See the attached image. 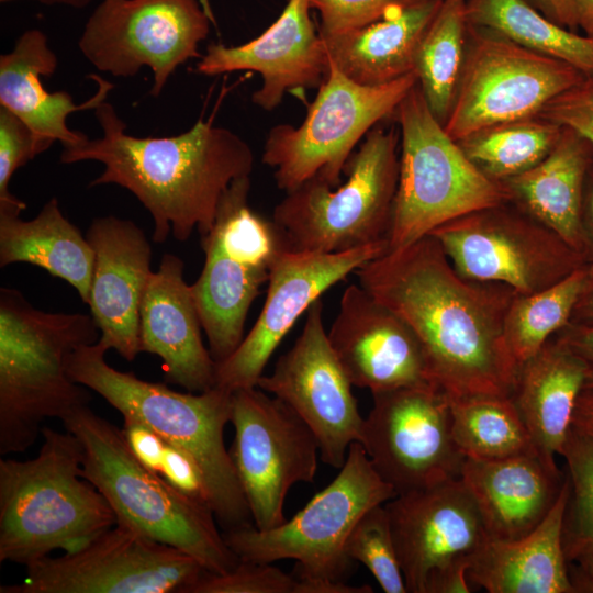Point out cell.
Wrapping results in <instances>:
<instances>
[{
    "instance_id": "obj_1",
    "label": "cell",
    "mask_w": 593,
    "mask_h": 593,
    "mask_svg": "<svg viewBox=\"0 0 593 593\" xmlns=\"http://www.w3.org/2000/svg\"><path fill=\"white\" fill-rule=\"evenodd\" d=\"M356 273L414 331L434 384L448 398L513 395L521 365L504 336L512 289L460 275L430 234Z\"/></svg>"
},
{
    "instance_id": "obj_2",
    "label": "cell",
    "mask_w": 593,
    "mask_h": 593,
    "mask_svg": "<svg viewBox=\"0 0 593 593\" xmlns=\"http://www.w3.org/2000/svg\"><path fill=\"white\" fill-rule=\"evenodd\" d=\"M102 136L64 146L63 164L96 160L103 172L90 187L114 183L131 191L153 217V240L169 234L180 242L212 227L222 197L233 181L250 177V146L213 120L199 119L187 132L167 137H136L107 101L94 109Z\"/></svg>"
},
{
    "instance_id": "obj_3",
    "label": "cell",
    "mask_w": 593,
    "mask_h": 593,
    "mask_svg": "<svg viewBox=\"0 0 593 593\" xmlns=\"http://www.w3.org/2000/svg\"><path fill=\"white\" fill-rule=\"evenodd\" d=\"M33 459H0V562L25 567L56 549L75 551L116 524L99 490L82 477V446L43 427Z\"/></svg>"
},
{
    "instance_id": "obj_4",
    "label": "cell",
    "mask_w": 593,
    "mask_h": 593,
    "mask_svg": "<svg viewBox=\"0 0 593 593\" xmlns=\"http://www.w3.org/2000/svg\"><path fill=\"white\" fill-rule=\"evenodd\" d=\"M99 338L90 314L44 312L19 290L0 289L1 455L30 448L46 418L61 421L88 405V392L67 372V358Z\"/></svg>"
},
{
    "instance_id": "obj_5",
    "label": "cell",
    "mask_w": 593,
    "mask_h": 593,
    "mask_svg": "<svg viewBox=\"0 0 593 593\" xmlns=\"http://www.w3.org/2000/svg\"><path fill=\"white\" fill-rule=\"evenodd\" d=\"M107 351L99 342L71 351L67 358L71 380L101 395L123 418L145 424L166 443L189 452L204 472L212 511L226 529L248 524L249 508L224 444L233 392L217 385L178 392L114 369L105 361Z\"/></svg>"
},
{
    "instance_id": "obj_6",
    "label": "cell",
    "mask_w": 593,
    "mask_h": 593,
    "mask_svg": "<svg viewBox=\"0 0 593 593\" xmlns=\"http://www.w3.org/2000/svg\"><path fill=\"white\" fill-rule=\"evenodd\" d=\"M82 446V477L122 522L193 557L205 570L225 573L239 558L215 524L212 510L181 494L144 467L122 429L82 405L61 419Z\"/></svg>"
},
{
    "instance_id": "obj_7",
    "label": "cell",
    "mask_w": 593,
    "mask_h": 593,
    "mask_svg": "<svg viewBox=\"0 0 593 593\" xmlns=\"http://www.w3.org/2000/svg\"><path fill=\"white\" fill-rule=\"evenodd\" d=\"M392 116L400 127V154L387 251L463 214L510 201L504 186L479 171L447 134L417 83Z\"/></svg>"
},
{
    "instance_id": "obj_8",
    "label": "cell",
    "mask_w": 593,
    "mask_h": 593,
    "mask_svg": "<svg viewBox=\"0 0 593 593\" xmlns=\"http://www.w3.org/2000/svg\"><path fill=\"white\" fill-rule=\"evenodd\" d=\"M395 128H372L348 160L345 182L318 176L287 192L272 221L295 251L339 253L387 242L399 178Z\"/></svg>"
},
{
    "instance_id": "obj_9",
    "label": "cell",
    "mask_w": 593,
    "mask_h": 593,
    "mask_svg": "<svg viewBox=\"0 0 593 593\" xmlns=\"http://www.w3.org/2000/svg\"><path fill=\"white\" fill-rule=\"evenodd\" d=\"M249 189L250 178H239L222 197L211 230L201 236L204 265L191 284L216 363L243 340L249 307L268 281L275 258L287 248L273 221L249 206Z\"/></svg>"
},
{
    "instance_id": "obj_10",
    "label": "cell",
    "mask_w": 593,
    "mask_h": 593,
    "mask_svg": "<svg viewBox=\"0 0 593 593\" xmlns=\"http://www.w3.org/2000/svg\"><path fill=\"white\" fill-rule=\"evenodd\" d=\"M395 495L354 441L336 478L290 519L267 530L248 523L227 529L224 538L240 560L293 559L296 577L342 580L353 562L345 553L351 529L368 510Z\"/></svg>"
},
{
    "instance_id": "obj_11",
    "label": "cell",
    "mask_w": 593,
    "mask_h": 593,
    "mask_svg": "<svg viewBox=\"0 0 593 593\" xmlns=\"http://www.w3.org/2000/svg\"><path fill=\"white\" fill-rule=\"evenodd\" d=\"M416 83L413 71L388 83L365 86L328 61L303 122L275 125L267 135L262 161L273 169L279 189L290 192L315 176L338 186L357 143L392 116Z\"/></svg>"
},
{
    "instance_id": "obj_12",
    "label": "cell",
    "mask_w": 593,
    "mask_h": 593,
    "mask_svg": "<svg viewBox=\"0 0 593 593\" xmlns=\"http://www.w3.org/2000/svg\"><path fill=\"white\" fill-rule=\"evenodd\" d=\"M433 235L463 277L529 294L562 280L586 261L559 234L506 201L456 217Z\"/></svg>"
},
{
    "instance_id": "obj_13",
    "label": "cell",
    "mask_w": 593,
    "mask_h": 593,
    "mask_svg": "<svg viewBox=\"0 0 593 593\" xmlns=\"http://www.w3.org/2000/svg\"><path fill=\"white\" fill-rule=\"evenodd\" d=\"M584 77L564 61L469 23L463 68L444 128L458 141L489 125L538 116Z\"/></svg>"
},
{
    "instance_id": "obj_14",
    "label": "cell",
    "mask_w": 593,
    "mask_h": 593,
    "mask_svg": "<svg viewBox=\"0 0 593 593\" xmlns=\"http://www.w3.org/2000/svg\"><path fill=\"white\" fill-rule=\"evenodd\" d=\"M208 570L193 557L116 522L81 548L26 567L0 593H189Z\"/></svg>"
},
{
    "instance_id": "obj_15",
    "label": "cell",
    "mask_w": 593,
    "mask_h": 593,
    "mask_svg": "<svg viewBox=\"0 0 593 593\" xmlns=\"http://www.w3.org/2000/svg\"><path fill=\"white\" fill-rule=\"evenodd\" d=\"M384 506L407 592L472 591L467 572L489 535L460 478L396 494Z\"/></svg>"
},
{
    "instance_id": "obj_16",
    "label": "cell",
    "mask_w": 593,
    "mask_h": 593,
    "mask_svg": "<svg viewBox=\"0 0 593 593\" xmlns=\"http://www.w3.org/2000/svg\"><path fill=\"white\" fill-rule=\"evenodd\" d=\"M231 459L254 526L286 522L284 502L296 483L314 482L317 440L286 403L258 387L233 391Z\"/></svg>"
},
{
    "instance_id": "obj_17",
    "label": "cell",
    "mask_w": 593,
    "mask_h": 593,
    "mask_svg": "<svg viewBox=\"0 0 593 593\" xmlns=\"http://www.w3.org/2000/svg\"><path fill=\"white\" fill-rule=\"evenodd\" d=\"M210 32V16L199 0H102L79 40L83 56L115 77L148 67L150 93H161L176 69L201 58L199 44Z\"/></svg>"
},
{
    "instance_id": "obj_18",
    "label": "cell",
    "mask_w": 593,
    "mask_h": 593,
    "mask_svg": "<svg viewBox=\"0 0 593 593\" xmlns=\"http://www.w3.org/2000/svg\"><path fill=\"white\" fill-rule=\"evenodd\" d=\"M371 394L358 441L396 494L460 478L466 458L452 436L446 393L425 385Z\"/></svg>"
},
{
    "instance_id": "obj_19",
    "label": "cell",
    "mask_w": 593,
    "mask_h": 593,
    "mask_svg": "<svg viewBox=\"0 0 593 593\" xmlns=\"http://www.w3.org/2000/svg\"><path fill=\"white\" fill-rule=\"evenodd\" d=\"M323 310L320 298L307 310L293 346L257 387L295 412L314 434L323 462L340 469L349 446L360 438L365 418L329 344Z\"/></svg>"
},
{
    "instance_id": "obj_20",
    "label": "cell",
    "mask_w": 593,
    "mask_h": 593,
    "mask_svg": "<svg viewBox=\"0 0 593 593\" xmlns=\"http://www.w3.org/2000/svg\"><path fill=\"white\" fill-rule=\"evenodd\" d=\"M387 249V242L339 253L282 249L270 269L262 310L235 351L216 363L215 385L232 392L257 387L267 362L298 318L327 289Z\"/></svg>"
},
{
    "instance_id": "obj_21",
    "label": "cell",
    "mask_w": 593,
    "mask_h": 593,
    "mask_svg": "<svg viewBox=\"0 0 593 593\" xmlns=\"http://www.w3.org/2000/svg\"><path fill=\"white\" fill-rule=\"evenodd\" d=\"M327 336L355 387L371 393L436 387L414 331L360 284L344 290Z\"/></svg>"
},
{
    "instance_id": "obj_22",
    "label": "cell",
    "mask_w": 593,
    "mask_h": 593,
    "mask_svg": "<svg viewBox=\"0 0 593 593\" xmlns=\"http://www.w3.org/2000/svg\"><path fill=\"white\" fill-rule=\"evenodd\" d=\"M310 10L309 0H288L279 18L256 38L236 46L210 44L197 71L205 76L258 72L262 83L251 101L266 111L277 108L288 91L318 88L328 57Z\"/></svg>"
},
{
    "instance_id": "obj_23",
    "label": "cell",
    "mask_w": 593,
    "mask_h": 593,
    "mask_svg": "<svg viewBox=\"0 0 593 593\" xmlns=\"http://www.w3.org/2000/svg\"><path fill=\"white\" fill-rule=\"evenodd\" d=\"M86 237L94 253L89 307L99 343L127 361L141 353L139 316L150 269L152 247L132 221L98 217Z\"/></svg>"
},
{
    "instance_id": "obj_24",
    "label": "cell",
    "mask_w": 593,
    "mask_h": 593,
    "mask_svg": "<svg viewBox=\"0 0 593 593\" xmlns=\"http://www.w3.org/2000/svg\"><path fill=\"white\" fill-rule=\"evenodd\" d=\"M183 261L165 254L147 284L141 305V351L163 360L165 378L189 392L215 387L216 362L204 346L201 321Z\"/></svg>"
},
{
    "instance_id": "obj_25",
    "label": "cell",
    "mask_w": 593,
    "mask_h": 593,
    "mask_svg": "<svg viewBox=\"0 0 593 593\" xmlns=\"http://www.w3.org/2000/svg\"><path fill=\"white\" fill-rule=\"evenodd\" d=\"M460 479L478 505L489 540H514L533 532L549 514L566 473L532 454L466 459Z\"/></svg>"
},
{
    "instance_id": "obj_26",
    "label": "cell",
    "mask_w": 593,
    "mask_h": 593,
    "mask_svg": "<svg viewBox=\"0 0 593 593\" xmlns=\"http://www.w3.org/2000/svg\"><path fill=\"white\" fill-rule=\"evenodd\" d=\"M57 64L46 35L36 29L25 31L13 49L0 57V107L10 110L36 135L69 146L87 138L68 127L69 114L94 110L113 86L101 76L90 75L98 89L90 99L76 104L68 92H49L42 85L41 78L53 75Z\"/></svg>"
},
{
    "instance_id": "obj_27",
    "label": "cell",
    "mask_w": 593,
    "mask_h": 593,
    "mask_svg": "<svg viewBox=\"0 0 593 593\" xmlns=\"http://www.w3.org/2000/svg\"><path fill=\"white\" fill-rule=\"evenodd\" d=\"M568 493L566 474L556 504L533 532L514 540H489L468 569L470 585L489 593H574L562 547Z\"/></svg>"
},
{
    "instance_id": "obj_28",
    "label": "cell",
    "mask_w": 593,
    "mask_h": 593,
    "mask_svg": "<svg viewBox=\"0 0 593 593\" xmlns=\"http://www.w3.org/2000/svg\"><path fill=\"white\" fill-rule=\"evenodd\" d=\"M583 382L582 362L555 336L521 365L512 398L538 456L551 468L572 427Z\"/></svg>"
},
{
    "instance_id": "obj_29",
    "label": "cell",
    "mask_w": 593,
    "mask_h": 593,
    "mask_svg": "<svg viewBox=\"0 0 593 593\" xmlns=\"http://www.w3.org/2000/svg\"><path fill=\"white\" fill-rule=\"evenodd\" d=\"M443 0H411L365 27L321 35L328 61L353 81L388 83L414 71L419 43Z\"/></svg>"
},
{
    "instance_id": "obj_30",
    "label": "cell",
    "mask_w": 593,
    "mask_h": 593,
    "mask_svg": "<svg viewBox=\"0 0 593 593\" xmlns=\"http://www.w3.org/2000/svg\"><path fill=\"white\" fill-rule=\"evenodd\" d=\"M593 147L569 127L536 166L502 182L510 201L559 234L581 254L580 213ZM582 255V254H581Z\"/></svg>"
},
{
    "instance_id": "obj_31",
    "label": "cell",
    "mask_w": 593,
    "mask_h": 593,
    "mask_svg": "<svg viewBox=\"0 0 593 593\" xmlns=\"http://www.w3.org/2000/svg\"><path fill=\"white\" fill-rule=\"evenodd\" d=\"M26 262L67 281L88 305L94 253L86 236L51 199L32 220L0 212V267Z\"/></svg>"
},
{
    "instance_id": "obj_32",
    "label": "cell",
    "mask_w": 593,
    "mask_h": 593,
    "mask_svg": "<svg viewBox=\"0 0 593 593\" xmlns=\"http://www.w3.org/2000/svg\"><path fill=\"white\" fill-rule=\"evenodd\" d=\"M466 10L470 24L593 76V37L553 22L528 0H467Z\"/></svg>"
},
{
    "instance_id": "obj_33",
    "label": "cell",
    "mask_w": 593,
    "mask_h": 593,
    "mask_svg": "<svg viewBox=\"0 0 593 593\" xmlns=\"http://www.w3.org/2000/svg\"><path fill=\"white\" fill-rule=\"evenodd\" d=\"M449 400L452 436L466 459L501 460L537 454L512 396Z\"/></svg>"
},
{
    "instance_id": "obj_34",
    "label": "cell",
    "mask_w": 593,
    "mask_h": 593,
    "mask_svg": "<svg viewBox=\"0 0 593 593\" xmlns=\"http://www.w3.org/2000/svg\"><path fill=\"white\" fill-rule=\"evenodd\" d=\"M467 0H443L417 49L414 71L424 98L444 125L461 77L468 33Z\"/></svg>"
},
{
    "instance_id": "obj_35",
    "label": "cell",
    "mask_w": 593,
    "mask_h": 593,
    "mask_svg": "<svg viewBox=\"0 0 593 593\" xmlns=\"http://www.w3.org/2000/svg\"><path fill=\"white\" fill-rule=\"evenodd\" d=\"M561 132V126L532 116L489 125L456 142L479 171L502 183L541 161Z\"/></svg>"
},
{
    "instance_id": "obj_36",
    "label": "cell",
    "mask_w": 593,
    "mask_h": 593,
    "mask_svg": "<svg viewBox=\"0 0 593 593\" xmlns=\"http://www.w3.org/2000/svg\"><path fill=\"white\" fill-rule=\"evenodd\" d=\"M593 278L585 262L562 280L529 294H515L504 321L507 346L522 365L570 321L573 310Z\"/></svg>"
},
{
    "instance_id": "obj_37",
    "label": "cell",
    "mask_w": 593,
    "mask_h": 593,
    "mask_svg": "<svg viewBox=\"0 0 593 593\" xmlns=\"http://www.w3.org/2000/svg\"><path fill=\"white\" fill-rule=\"evenodd\" d=\"M560 456L569 482L562 547L570 563L593 548V437L571 427Z\"/></svg>"
},
{
    "instance_id": "obj_38",
    "label": "cell",
    "mask_w": 593,
    "mask_h": 593,
    "mask_svg": "<svg viewBox=\"0 0 593 593\" xmlns=\"http://www.w3.org/2000/svg\"><path fill=\"white\" fill-rule=\"evenodd\" d=\"M345 553L362 563L385 593H406L384 504L368 510L351 529Z\"/></svg>"
},
{
    "instance_id": "obj_39",
    "label": "cell",
    "mask_w": 593,
    "mask_h": 593,
    "mask_svg": "<svg viewBox=\"0 0 593 593\" xmlns=\"http://www.w3.org/2000/svg\"><path fill=\"white\" fill-rule=\"evenodd\" d=\"M54 142L36 135L21 119L0 107V212L19 213L25 203L9 191L13 174Z\"/></svg>"
},
{
    "instance_id": "obj_40",
    "label": "cell",
    "mask_w": 593,
    "mask_h": 593,
    "mask_svg": "<svg viewBox=\"0 0 593 593\" xmlns=\"http://www.w3.org/2000/svg\"><path fill=\"white\" fill-rule=\"evenodd\" d=\"M295 577L272 563L240 560L225 573L206 571L189 593H294Z\"/></svg>"
},
{
    "instance_id": "obj_41",
    "label": "cell",
    "mask_w": 593,
    "mask_h": 593,
    "mask_svg": "<svg viewBox=\"0 0 593 593\" xmlns=\"http://www.w3.org/2000/svg\"><path fill=\"white\" fill-rule=\"evenodd\" d=\"M321 18L320 34L338 35L374 23L411 0H309Z\"/></svg>"
},
{
    "instance_id": "obj_42",
    "label": "cell",
    "mask_w": 593,
    "mask_h": 593,
    "mask_svg": "<svg viewBox=\"0 0 593 593\" xmlns=\"http://www.w3.org/2000/svg\"><path fill=\"white\" fill-rule=\"evenodd\" d=\"M538 116L575 131L593 147V76L555 97Z\"/></svg>"
},
{
    "instance_id": "obj_43",
    "label": "cell",
    "mask_w": 593,
    "mask_h": 593,
    "mask_svg": "<svg viewBox=\"0 0 593 593\" xmlns=\"http://www.w3.org/2000/svg\"><path fill=\"white\" fill-rule=\"evenodd\" d=\"M159 475L181 494L212 510L204 472L198 461L186 450L166 443Z\"/></svg>"
},
{
    "instance_id": "obj_44",
    "label": "cell",
    "mask_w": 593,
    "mask_h": 593,
    "mask_svg": "<svg viewBox=\"0 0 593 593\" xmlns=\"http://www.w3.org/2000/svg\"><path fill=\"white\" fill-rule=\"evenodd\" d=\"M122 432L136 459L148 470L159 474L166 441L152 428L130 417H124Z\"/></svg>"
},
{
    "instance_id": "obj_45",
    "label": "cell",
    "mask_w": 593,
    "mask_h": 593,
    "mask_svg": "<svg viewBox=\"0 0 593 593\" xmlns=\"http://www.w3.org/2000/svg\"><path fill=\"white\" fill-rule=\"evenodd\" d=\"M553 336L580 359L584 369L582 393L593 394V323L569 322Z\"/></svg>"
},
{
    "instance_id": "obj_46",
    "label": "cell",
    "mask_w": 593,
    "mask_h": 593,
    "mask_svg": "<svg viewBox=\"0 0 593 593\" xmlns=\"http://www.w3.org/2000/svg\"><path fill=\"white\" fill-rule=\"evenodd\" d=\"M564 27L593 37V0H556Z\"/></svg>"
},
{
    "instance_id": "obj_47",
    "label": "cell",
    "mask_w": 593,
    "mask_h": 593,
    "mask_svg": "<svg viewBox=\"0 0 593 593\" xmlns=\"http://www.w3.org/2000/svg\"><path fill=\"white\" fill-rule=\"evenodd\" d=\"M581 254L593 264V166L588 172L580 213Z\"/></svg>"
},
{
    "instance_id": "obj_48",
    "label": "cell",
    "mask_w": 593,
    "mask_h": 593,
    "mask_svg": "<svg viewBox=\"0 0 593 593\" xmlns=\"http://www.w3.org/2000/svg\"><path fill=\"white\" fill-rule=\"evenodd\" d=\"M294 593H372L370 585H351L329 578L295 577Z\"/></svg>"
},
{
    "instance_id": "obj_49",
    "label": "cell",
    "mask_w": 593,
    "mask_h": 593,
    "mask_svg": "<svg viewBox=\"0 0 593 593\" xmlns=\"http://www.w3.org/2000/svg\"><path fill=\"white\" fill-rule=\"evenodd\" d=\"M574 593H593V548L568 563Z\"/></svg>"
},
{
    "instance_id": "obj_50",
    "label": "cell",
    "mask_w": 593,
    "mask_h": 593,
    "mask_svg": "<svg viewBox=\"0 0 593 593\" xmlns=\"http://www.w3.org/2000/svg\"><path fill=\"white\" fill-rule=\"evenodd\" d=\"M572 427L593 437V394L581 393L575 403Z\"/></svg>"
},
{
    "instance_id": "obj_51",
    "label": "cell",
    "mask_w": 593,
    "mask_h": 593,
    "mask_svg": "<svg viewBox=\"0 0 593 593\" xmlns=\"http://www.w3.org/2000/svg\"><path fill=\"white\" fill-rule=\"evenodd\" d=\"M570 322L593 323V278L580 296Z\"/></svg>"
},
{
    "instance_id": "obj_52",
    "label": "cell",
    "mask_w": 593,
    "mask_h": 593,
    "mask_svg": "<svg viewBox=\"0 0 593 593\" xmlns=\"http://www.w3.org/2000/svg\"><path fill=\"white\" fill-rule=\"evenodd\" d=\"M537 10L553 22L561 24L560 13L556 0H528ZM563 26V25H562Z\"/></svg>"
},
{
    "instance_id": "obj_53",
    "label": "cell",
    "mask_w": 593,
    "mask_h": 593,
    "mask_svg": "<svg viewBox=\"0 0 593 593\" xmlns=\"http://www.w3.org/2000/svg\"><path fill=\"white\" fill-rule=\"evenodd\" d=\"M82 1H85V2H89L90 0H82Z\"/></svg>"
}]
</instances>
